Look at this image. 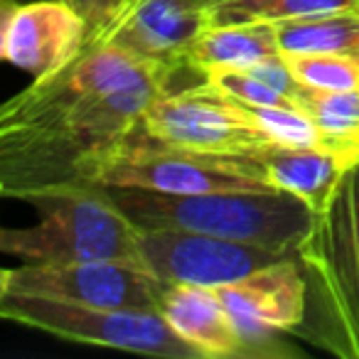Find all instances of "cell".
I'll list each match as a JSON object with an SVG mask.
<instances>
[{
  "instance_id": "cell-3",
  "label": "cell",
  "mask_w": 359,
  "mask_h": 359,
  "mask_svg": "<svg viewBox=\"0 0 359 359\" xmlns=\"http://www.w3.org/2000/svg\"><path fill=\"white\" fill-rule=\"evenodd\" d=\"M35 210L30 226L0 231L3 251L25 264L69 261H140V226L96 182H67L20 197ZM145 269V266H143Z\"/></svg>"
},
{
  "instance_id": "cell-9",
  "label": "cell",
  "mask_w": 359,
  "mask_h": 359,
  "mask_svg": "<svg viewBox=\"0 0 359 359\" xmlns=\"http://www.w3.org/2000/svg\"><path fill=\"white\" fill-rule=\"evenodd\" d=\"M210 22L212 15L197 0H121L104 30L89 40L114 45L155 65L170 76L175 91V81L190 86L205 81L190 67V50Z\"/></svg>"
},
{
  "instance_id": "cell-20",
  "label": "cell",
  "mask_w": 359,
  "mask_h": 359,
  "mask_svg": "<svg viewBox=\"0 0 359 359\" xmlns=\"http://www.w3.org/2000/svg\"><path fill=\"white\" fill-rule=\"evenodd\" d=\"M205 86H210L212 91L229 96V99L239 101V104H251V106H298L283 96L280 91H276L273 86H269L264 79L254 74L249 69H210L205 72Z\"/></svg>"
},
{
  "instance_id": "cell-17",
  "label": "cell",
  "mask_w": 359,
  "mask_h": 359,
  "mask_svg": "<svg viewBox=\"0 0 359 359\" xmlns=\"http://www.w3.org/2000/svg\"><path fill=\"white\" fill-rule=\"evenodd\" d=\"M298 109L342 148L359 150V89L323 91L300 84Z\"/></svg>"
},
{
  "instance_id": "cell-19",
  "label": "cell",
  "mask_w": 359,
  "mask_h": 359,
  "mask_svg": "<svg viewBox=\"0 0 359 359\" xmlns=\"http://www.w3.org/2000/svg\"><path fill=\"white\" fill-rule=\"evenodd\" d=\"M290 72L303 86L323 91L359 89V57L352 55H285Z\"/></svg>"
},
{
  "instance_id": "cell-10",
  "label": "cell",
  "mask_w": 359,
  "mask_h": 359,
  "mask_svg": "<svg viewBox=\"0 0 359 359\" xmlns=\"http://www.w3.org/2000/svg\"><path fill=\"white\" fill-rule=\"evenodd\" d=\"M215 290L236 325L241 357H280L293 352L278 337L295 332L308 315V283L295 254Z\"/></svg>"
},
{
  "instance_id": "cell-4",
  "label": "cell",
  "mask_w": 359,
  "mask_h": 359,
  "mask_svg": "<svg viewBox=\"0 0 359 359\" xmlns=\"http://www.w3.org/2000/svg\"><path fill=\"white\" fill-rule=\"evenodd\" d=\"M111 200L140 229H187L295 254L313 210L290 192H175L109 187Z\"/></svg>"
},
{
  "instance_id": "cell-21",
  "label": "cell",
  "mask_w": 359,
  "mask_h": 359,
  "mask_svg": "<svg viewBox=\"0 0 359 359\" xmlns=\"http://www.w3.org/2000/svg\"><path fill=\"white\" fill-rule=\"evenodd\" d=\"M330 13H359V0H261L259 6L224 22H280L295 20V18L330 15Z\"/></svg>"
},
{
  "instance_id": "cell-18",
  "label": "cell",
  "mask_w": 359,
  "mask_h": 359,
  "mask_svg": "<svg viewBox=\"0 0 359 359\" xmlns=\"http://www.w3.org/2000/svg\"><path fill=\"white\" fill-rule=\"evenodd\" d=\"M239 104V101H236ZM241 109L256 121L261 130L273 143L288 148H320V150H352L342 148L334 138H330L305 111L293 106H251L241 104Z\"/></svg>"
},
{
  "instance_id": "cell-22",
  "label": "cell",
  "mask_w": 359,
  "mask_h": 359,
  "mask_svg": "<svg viewBox=\"0 0 359 359\" xmlns=\"http://www.w3.org/2000/svg\"><path fill=\"white\" fill-rule=\"evenodd\" d=\"M67 3L86 20L89 37H94L99 30H104V25L114 18V13L121 6V0H67Z\"/></svg>"
},
{
  "instance_id": "cell-15",
  "label": "cell",
  "mask_w": 359,
  "mask_h": 359,
  "mask_svg": "<svg viewBox=\"0 0 359 359\" xmlns=\"http://www.w3.org/2000/svg\"><path fill=\"white\" fill-rule=\"evenodd\" d=\"M273 22H210L190 50V67L205 76L210 69H251L278 55Z\"/></svg>"
},
{
  "instance_id": "cell-8",
  "label": "cell",
  "mask_w": 359,
  "mask_h": 359,
  "mask_svg": "<svg viewBox=\"0 0 359 359\" xmlns=\"http://www.w3.org/2000/svg\"><path fill=\"white\" fill-rule=\"evenodd\" d=\"M165 285L148 269L126 261H69L25 264L6 269L0 293L35 295L99 308L160 310Z\"/></svg>"
},
{
  "instance_id": "cell-23",
  "label": "cell",
  "mask_w": 359,
  "mask_h": 359,
  "mask_svg": "<svg viewBox=\"0 0 359 359\" xmlns=\"http://www.w3.org/2000/svg\"><path fill=\"white\" fill-rule=\"evenodd\" d=\"M202 8L212 15V22H224L246 13L249 8L259 6L261 0H197Z\"/></svg>"
},
{
  "instance_id": "cell-6",
  "label": "cell",
  "mask_w": 359,
  "mask_h": 359,
  "mask_svg": "<svg viewBox=\"0 0 359 359\" xmlns=\"http://www.w3.org/2000/svg\"><path fill=\"white\" fill-rule=\"evenodd\" d=\"M91 182L109 187H143L175 195L273 190L261 177L254 158H219L168 148L150 140L143 128L99 165Z\"/></svg>"
},
{
  "instance_id": "cell-14",
  "label": "cell",
  "mask_w": 359,
  "mask_h": 359,
  "mask_svg": "<svg viewBox=\"0 0 359 359\" xmlns=\"http://www.w3.org/2000/svg\"><path fill=\"white\" fill-rule=\"evenodd\" d=\"M160 313L205 359L241 357L236 325L215 288L187 283L165 285Z\"/></svg>"
},
{
  "instance_id": "cell-1",
  "label": "cell",
  "mask_w": 359,
  "mask_h": 359,
  "mask_svg": "<svg viewBox=\"0 0 359 359\" xmlns=\"http://www.w3.org/2000/svg\"><path fill=\"white\" fill-rule=\"evenodd\" d=\"M172 81L155 65L89 40L55 74L32 79L0 109V190L91 182L99 165L143 128V116Z\"/></svg>"
},
{
  "instance_id": "cell-5",
  "label": "cell",
  "mask_w": 359,
  "mask_h": 359,
  "mask_svg": "<svg viewBox=\"0 0 359 359\" xmlns=\"http://www.w3.org/2000/svg\"><path fill=\"white\" fill-rule=\"evenodd\" d=\"M0 315L65 342L111 347L163 359H205L180 337L160 310L99 308L35 295L0 293Z\"/></svg>"
},
{
  "instance_id": "cell-13",
  "label": "cell",
  "mask_w": 359,
  "mask_h": 359,
  "mask_svg": "<svg viewBox=\"0 0 359 359\" xmlns=\"http://www.w3.org/2000/svg\"><path fill=\"white\" fill-rule=\"evenodd\" d=\"M251 158L259 165L261 177L273 190L290 192L318 212L327 205L347 170L359 163V150L288 148L271 143Z\"/></svg>"
},
{
  "instance_id": "cell-2",
  "label": "cell",
  "mask_w": 359,
  "mask_h": 359,
  "mask_svg": "<svg viewBox=\"0 0 359 359\" xmlns=\"http://www.w3.org/2000/svg\"><path fill=\"white\" fill-rule=\"evenodd\" d=\"M308 283V315L295 332L339 359H359V163L295 249Z\"/></svg>"
},
{
  "instance_id": "cell-11",
  "label": "cell",
  "mask_w": 359,
  "mask_h": 359,
  "mask_svg": "<svg viewBox=\"0 0 359 359\" xmlns=\"http://www.w3.org/2000/svg\"><path fill=\"white\" fill-rule=\"evenodd\" d=\"M140 261L163 283L219 288L285 259V251L187 229H140Z\"/></svg>"
},
{
  "instance_id": "cell-16",
  "label": "cell",
  "mask_w": 359,
  "mask_h": 359,
  "mask_svg": "<svg viewBox=\"0 0 359 359\" xmlns=\"http://www.w3.org/2000/svg\"><path fill=\"white\" fill-rule=\"evenodd\" d=\"M283 55L359 57V13H330L273 22Z\"/></svg>"
},
{
  "instance_id": "cell-24",
  "label": "cell",
  "mask_w": 359,
  "mask_h": 359,
  "mask_svg": "<svg viewBox=\"0 0 359 359\" xmlns=\"http://www.w3.org/2000/svg\"><path fill=\"white\" fill-rule=\"evenodd\" d=\"M0 3H25V0H0Z\"/></svg>"
},
{
  "instance_id": "cell-7",
  "label": "cell",
  "mask_w": 359,
  "mask_h": 359,
  "mask_svg": "<svg viewBox=\"0 0 359 359\" xmlns=\"http://www.w3.org/2000/svg\"><path fill=\"white\" fill-rule=\"evenodd\" d=\"M143 133L168 148L219 158H251L273 143L241 104L205 84L160 94L145 111Z\"/></svg>"
},
{
  "instance_id": "cell-12",
  "label": "cell",
  "mask_w": 359,
  "mask_h": 359,
  "mask_svg": "<svg viewBox=\"0 0 359 359\" xmlns=\"http://www.w3.org/2000/svg\"><path fill=\"white\" fill-rule=\"evenodd\" d=\"M0 55L32 79L69 65L89 40L86 20L67 0L0 3Z\"/></svg>"
}]
</instances>
